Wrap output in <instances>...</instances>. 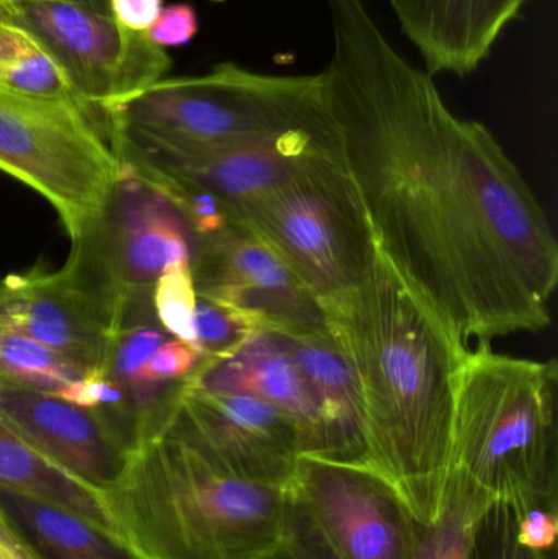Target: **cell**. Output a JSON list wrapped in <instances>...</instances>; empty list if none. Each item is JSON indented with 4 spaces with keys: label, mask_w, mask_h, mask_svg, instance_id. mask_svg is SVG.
<instances>
[{
    "label": "cell",
    "mask_w": 558,
    "mask_h": 559,
    "mask_svg": "<svg viewBox=\"0 0 558 559\" xmlns=\"http://www.w3.org/2000/svg\"><path fill=\"white\" fill-rule=\"evenodd\" d=\"M556 358L467 348L455 386L448 483L477 512L497 501L556 508L558 476Z\"/></svg>",
    "instance_id": "obj_4"
},
{
    "label": "cell",
    "mask_w": 558,
    "mask_h": 559,
    "mask_svg": "<svg viewBox=\"0 0 558 559\" xmlns=\"http://www.w3.org/2000/svg\"><path fill=\"white\" fill-rule=\"evenodd\" d=\"M94 111L0 88V170L45 197L71 239L97 218L120 176Z\"/></svg>",
    "instance_id": "obj_8"
},
{
    "label": "cell",
    "mask_w": 558,
    "mask_h": 559,
    "mask_svg": "<svg viewBox=\"0 0 558 559\" xmlns=\"http://www.w3.org/2000/svg\"><path fill=\"white\" fill-rule=\"evenodd\" d=\"M200 360L202 357L190 345L183 344L177 338H169L124 384V393L133 388L147 386V384H164L183 380L195 371Z\"/></svg>",
    "instance_id": "obj_29"
},
{
    "label": "cell",
    "mask_w": 558,
    "mask_h": 559,
    "mask_svg": "<svg viewBox=\"0 0 558 559\" xmlns=\"http://www.w3.org/2000/svg\"><path fill=\"white\" fill-rule=\"evenodd\" d=\"M0 417L46 459L100 492L117 481L130 456L100 414L55 394L0 383Z\"/></svg>",
    "instance_id": "obj_14"
},
{
    "label": "cell",
    "mask_w": 558,
    "mask_h": 559,
    "mask_svg": "<svg viewBox=\"0 0 558 559\" xmlns=\"http://www.w3.org/2000/svg\"><path fill=\"white\" fill-rule=\"evenodd\" d=\"M259 559H285L284 555L281 554V551L277 550L272 551V554L265 555V557L259 558Z\"/></svg>",
    "instance_id": "obj_35"
},
{
    "label": "cell",
    "mask_w": 558,
    "mask_h": 559,
    "mask_svg": "<svg viewBox=\"0 0 558 559\" xmlns=\"http://www.w3.org/2000/svg\"><path fill=\"white\" fill-rule=\"evenodd\" d=\"M0 555L3 559H43L0 509Z\"/></svg>",
    "instance_id": "obj_33"
},
{
    "label": "cell",
    "mask_w": 558,
    "mask_h": 559,
    "mask_svg": "<svg viewBox=\"0 0 558 559\" xmlns=\"http://www.w3.org/2000/svg\"><path fill=\"white\" fill-rule=\"evenodd\" d=\"M102 495L138 559H259L281 545L292 488L233 475L169 424Z\"/></svg>",
    "instance_id": "obj_3"
},
{
    "label": "cell",
    "mask_w": 558,
    "mask_h": 559,
    "mask_svg": "<svg viewBox=\"0 0 558 559\" xmlns=\"http://www.w3.org/2000/svg\"><path fill=\"white\" fill-rule=\"evenodd\" d=\"M359 374L367 468L416 524L448 491L455 386L465 352L379 251L366 282L327 312Z\"/></svg>",
    "instance_id": "obj_2"
},
{
    "label": "cell",
    "mask_w": 558,
    "mask_h": 559,
    "mask_svg": "<svg viewBox=\"0 0 558 559\" xmlns=\"http://www.w3.org/2000/svg\"><path fill=\"white\" fill-rule=\"evenodd\" d=\"M197 295L225 302L262 331L305 334L330 328L327 311L281 255L245 226L229 223L193 239Z\"/></svg>",
    "instance_id": "obj_11"
},
{
    "label": "cell",
    "mask_w": 558,
    "mask_h": 559,
    "mask_svg": "<svg viewBox=\"0 0 558 559\" xmlns=\"http://www.w3.org/2000/svg\"><path fill=\"white\" fill-rule=\"evenodd\" d=\"M292 489L341 559H408L415 521L367 466L300 456Z\"/></svg>",
    "instance_id": "obj_12"
},
{
    "label": "cell",
    "mask_w": 558,
    "mask_h": 559,
    "mask_svg": "<svg viewBox=\"0 0 558 559\" xmlns=\"http://www.w3.org/2000/svg\"><path fill=\"white\" fill-rule=\"evenodd\" d=\"M100 114L108 141L161 147L216 146L331 123L321 72L264 74L233 62L161 79Z\"/></svg>",
    "instance_id": "obj_5"
},
{
    "label": "cell",
    "mask_w": 558,
    "mask_h": 559,
    "mask_svg": "<svg viewBox=\"0 0 558 559\" xmlns=\"http://www.w3.org/2000/svg\"><path fill=\"white\" fill-rule=\"evenodd\" d=\"M278 551L285 559H341L292 489Z\"/></svg>",
    "instance_id": "obj_28"
},
{
    "label": "cell",
    "mask_w": 558,
    "mask_h": 559,
    "mask_svg": "<svg viewBox=\"0 0 558 559\" xmlns=\"http://www.w3.org/2000/svg\"><path fill=\"white\" fill-rule=\"evenodd\" d=\"M527 0H389L426 72L467 78L494 51Z\"/></svg>",
    "instance_id": "obj_17"
},
{
    "label": "cell",
    "mask_w": 558,
    "mask_h": 559,
    "mask_svg": "<svg viewBox=\"0 0 558 559\" xmlns=\"http://www.w3.org/2000/svg\"><path fill=\"white\" fill-rule=\"evenodd\" d=\"M62 271L115 332L156 319V280L192 259L193 235L173 202L120 164V176L97 218L71 239Z\"/></svg>",
    "instance_id": "obj_7"
},
{
    "label": "cell",
    "mask_w": 558,
    "mask_h": 559,
    "mask_svg": "<svg viewBox=\"0 0 558 559\" xmlns=\"http://www.w3.org/2000/svg\"><path fill=\"white\" fill-rule=\"evenodd\" d=\"M123 166L144 179L190 183L213 193L231 213L290 179L308 160L340 150L336 124L281 136L200 147H161L108 141Z\"/></svg>",
    "instance_id": "obj_10"
},
{
    "label": "cell",
    "mask_w": 558,
    "mask_h": 559,
    "mask_svg": "<svg viewBox=\"0 0 558 559\" xmlns=\"http://www.w3.org/2000/svg\"><path fill=\"white\" fill-rule=\"evenodd\" d=\"M0 559H3V558H2V555H0Z\"/></svg>",
    "instance_id": "obj_36"
},
{
    "label": "cell",
    "mask_w": 558,
    "mask_h": 559,
    "mask_svg": "<svg viewBox=\"0 0 558 559\" xmlns=\"http://www.w3.org/2000/svg\"><path fill=\"white\" fill-rule=\"evenodd\" d=\"M277 334L317 400L324 430L321 460L367 466L363 386L341 338L331 325L305 334Z\"/></svg>",
    "instance_id": "obj_18"
},
{
    "label": "cell",
    "mask_w": 558,
    "mask_h": 559,
    "mask_svg": "<svg viewBox=\"0 0 558 559\" xmlns=\"http://www.w3.org/2000/svg\"><path fill=\"white\" fill-rule=\"evenodd\" d=\"M187 383L216 393L258 397L281 411L300 437L301 456L323 459L324 430L307 378L275 331H259L235 354L200 360Z\"/></svg>",
    "instance_id": "obj_16"
},
{
    "label": "cell",
    "mask_w": 558,
    "mask_h": 559,
    "mask_svg": "<svg viewBox=\"0 0 558 559\" xmlns=\"http://www.w3.org/2000/svg\"><path fill=\"white\" fill-rule=\"evenodd\" d=\"M0 15L43 43L82 104L100 111L164 79L173 66L146 32L55 0H0Z\"/></svg>",
    "instance_id": "obj_9"
},
{
    "label": "cell",
    "mask_w": 558,
    "mask_h": 559,
    "mask_svg": "<svg viewBox=\"0 0 558 559\" xmlns=\"http://www.w3.org/2000/svg\"><path fill=\"white\" fill-rule=\"evenodd\" d=\"M55 2L72 3V5L81 7V9L100 13V15H111L110 0H55Z\"/></svg>",
    "instance_id": "obj_34"
},
{
    "label": "cell",
    "mask_w": 558,
    "mask_h": 559,
    "mask_svg": "<svg viewBox=\"0 0 558 559\" xmlns=\"http://www.w3.org/2000/svg\"><path fill=\"white\" fill-rule=\"evenodd\" d=\"M0 509L43 559H138L118 538L33 496L0 488Z\"/></svg>",
    "instance_id": "obj_20"
},
{
    "label": "cell",
    "mask_w": 558,
    "mask_h": 559,
    "mask_svg": "<svg viewBox=\"0 0 558 559\" xmlns=\"http://www.w3.org/2000/svg\"><path fill=\"white\" fill-rule=\"evenodd\" d=\"M0 88L28 95V97L72 100L82 104L64 72L43 43L28 29L2 15H0Z\"/></svg>",
    "instance_id": "obj_21"
},
{
    "label": "cell",
    "mask_w": 558,
    "mask_h": 559,
    "mask_svg": "<svg viewBox=\"0 0 558 559\" xmlns=\"http://www.w3.org/2000/svg\"><path fill=\"white\" fill-rule=\"evenodd\" d=\"M146 33L151 41L161 48L186 46L199 33V16L189 3H174L164 7L159 19Z\"/></svg>",
    "instance_id": "obj_30"
},
{
    "label": "cell",
    "mask_w": 558,
    "mask_h": 559,
    "mask_svg": "<svg viewBox=\"0 0 558 559\" xmlns=\"http://www.w3.org/2000/svg\"><path fill=\"white\" fill-rule=\"evenodd\" d=\"M0 332L25 335L87 368H102L111 332L66 272L0 275Z\"/></svg>",
    "instance_id": "obj_15"
},
{
    "label": "cell",
    "mask_w": 558,
    "mask_h": 559,
    "mask_svg": "<svg viewBox=\"0 0 558 559\" xmlns=\"http://www.w3.org/2000/svg\"><path fill=\"white\" fill-rule=\"evenodd\" d=\"M521 506L510 501L488 504L477 515L472 528L468 559H553L544 551L524 547L518 538Z\"/></svg>",
    "instance_id": "obj_26"
},
{
    "label": "cell",
    "mask_w": 558,
    "mask_h": 559,
    "mask_svg": "<svg viewBox=\"0 0 558 559\" xmlns=\"http://www.w3.org/2000/svg\"><path fill=\"white\" fill-rule=\"evenodd\" d=\"M169 424L239 478L271 488L294 485L300 437L287 416L258 397L200 390L186 378Z\"/></svg>",
    "instance_id": "obj_13"
},
{
    "label": "cell",
    "mask_w": 558,
    "mask_h": 559,
    "mask_svg": "<svg viewBox=\"0 0 558 559\" xmlns=\"http://www.w3.org/2000/svg\"><path fill=\"white\" fill-rule=\"evenodd\" d=\"M284 259L324 311L346 301L379 258L376 233L340 150L229 215Z\"/></svg>",
    "instance_id": "obj_6"
},
{
    "label": "cell",
    "mask_w": 558,
    "mask_h": 559,
    "mask_svg": "<svg viewBox=\"0 0 558 559\" xmlns=\"http://www.w3.org/2000/svg\"><path fill=\"white\" fill-rule=\"evenodd\" d=\"M324 2V97L379 251L464 347L549 328L557 238L517 164L396 51L366 0Z\"/></svg>",
    "instance_id": "obj_1"
},
{
    "label": "cell",
    "mask_w": 558,
    "mask_h": 559,
    "mask_svg": "<svg viewBox=\"0 0 558 559\" xmlns=\"http://www.w3.org/2000/svg\"><path fill=\"white\" fill-rule=\"evenodd\" d=\"M163 9V0H110L111 16L133 32H147Z\"/></svg>",
    "instance_id": "obj_32"
},
{
    "label": "cell",
    "mask_w": 558,
    "mask_h": 559,
    "mask_svg": "<svg viewBox=\"0 0 558 559\" xmlns=\"http://www.w3.org/2000/svg\"><path fill=\"white\" fill-rule=\"evenodd\" d=\"M558 521L556 508H521L518 519V538L531 550L556 551Z\"/></svg>",
    "instance_id": "obj_31"
},
{
    "label": "cell",
    "mask_w": 558,
    "mask_h": 559,
    "mask_svg": "<svg viewBox=\"0 0 558 559\" xmlns=\"http://www.w3.org/2000/svg\"><path fill=\"white\" fill-rule=\"evenodd\" d=\"M166 341L169 337L157 319L127 325L111 337L102 370L123 388Z\"/></svg>",
    "instance_id": "obj_27"
},
{
    "label": "cell",
    "mask_w": 558,
    "mask_h": 559,
    "mask_svg": "<svg viewBox=\"0 0 558 559\" xmlns=\"http://www.w3.org/2000/svg\"><path fill=\"white\" fill-rule=\"evenodd\" d=\"M0 488L12 489L74 512L115 535L104 495L46 459L0 417Z\"/></svg>",
    "instance_id": "obj_19"
},
{
    "label": "cell",
    "mask_w": 558,
    "mask_h": 559,
    "mask_svg": "<svg viewBox=\"0 0 558 559\" xmlns=\"http://www.w3.org/2000/svg\"><path fill=\"white\" fill-rule=\"evenodd\" d=\"M478 514L461 489L448 483L444 502L435 521L413 525L408 559H468L472 528Z\"/></svg>",
    "instance_id": "obj_23"
},
{
    "label": "cell",
    "mask_w": 558,
    "mask_h": 559,
    "mask_svg": "<svg viewBox=\"0 0 558 559\" xmlns=\"http://www.w3.org/2000/svg\"><path fill=\"white\" fill-rule=\"evenodd\" d=\"M153 308L161 328L200 355L195 334L197 289L189 262L173 265L156 280Z\"/></svg>",
    "instance_id": "obj_25"
},
{
    "label": "cell",
    "mask_w": 558,
    "mask_h": 559,
    "mask_svg": "<svg viewBox=\"0 0 558 559\" xmlns=\"http://www.w3.org/2000/svg\"><path fill=\"white\" fill-rule=\"evenodd\" d=\"M87 371L91 368L48 345L13 332H0V383L56 394Z\"/></svg>",
    "instance_id": "obj_22"
},
{
    "label": "cell",
    "mask_w": 558,
    "mask_h": 559,
    "mask_svg": "<svg viewBox=\"0 0 558 559\" xmlns=\"http://www.w3.org/2000/svg\"><path fill=\"white\" fill-rule=\"evenodd\" d=\"M259 331L258 322L238 309L197 295L195 334L202 360L229 357Z\"/></svg>",
    "instance_id": "obj_24"
}]
</instances>
